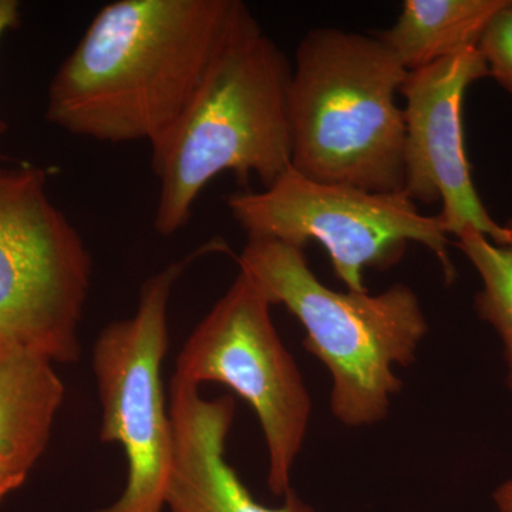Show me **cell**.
I'll return each mask as SVG.
<instances>
[{
    "instance_id": "obj_16",
    "label": "cell",
    "mask_w": 512,
    "mask_h": 512,
    "mask_svg": "<svg viewBox=\"0 0 512 512\" xmlns=\"http://www.w3.org/2000/svg\"><path fill=\"white\" fill-rule=\"evenodd\" d=\"M28 476L29 474L22 473L0 460V503L13 491L19 490Z\"/></svg>"
},
{
    "instance_id": "obj_2",
    "label": "cell",
    "mask_w": 512,
    "mask_h": 512,
    "mask_svg": "<svg viewBox=\"0 0 512 512\" xmlns=\"http://www.w3.org/2000/svg\"><path fill=\"white\" fill-rule=\"evenodd\" d=\"M292 64L245 3L190 103L151 147L160 192L154 228L171 237L190 221L215 177L258 178L264 188L291 167L288 93Z\"/></svg>"
},
{
    "instance_id": "obj_4",
    "label": "cell",
    "mask_w": 512,
    "mask_h": 512,
    "mask_svg": "<svg viewBox=\"0 0 512 512\" xmlns=\"http://www.w3.org/2000/svg\"><path fill=\"white\" fill-rule=\"evenodd\" d=\"M407 74L376 35L309 30L289 83L292 168L320 183L403 191L406 123L396 94Z\"/></svg>"
},
{
    "instance_id": "obj_17",
    "label": "cell",
    "mask_w": 512,
    "mask_h": 512,
    "mask_svg": "<svg viewBox=\"0 0 512 512\" xmlns=\"http://www.w3.org/2000/svg\"><path fill=\"white\" fill-rule=\"evenodd\" d=\"M493 500L497 512H512V478L495 488Z\"/></svg>"
},
{
    "instance_id": "obj_1",
    "label": "cell",
    "mask_w": 512,
    "mask_h": 512,
    "mask_svg": "<svg viewBox=\"0 0 512 512\" xmlns=\"http://www.w3.org/2000/svg\"><path fill=\"white\" fill-rule=\"evenodd\" d=\"M239 0H117L94 16L47 90L46 120L107 144L163 136L190 103Z\"/></svg>"
},
{
    "instance_id": "obj_14",
    "label": "cell",
    "mask_w": 512,
    "mask_h": 512,
    "mask_svg": "<svg viewBox=\"0 0 512 512\" xmlns=\"http://www.w3.org/2000/svg\"><path fill=\"white\" fill-rule=\"evenodd\" d=\"M478 49L487 64L488 76L512 96V0H507L488 23Z\"/></svg>"
},
{
    "instance_id": "obj_12",
    "label": "cell",
    "mask_w": 512,
    "mask_h": 512,
    "mask_svg": "<svg viewBox=\"0 0 512 512\" xmlns=\"http://www.w3.org/2000/svg\"><path fill=\"white\" fill-rule=\"evenodd\" d=\"M507 0H406L392 28L377 37L407 72L477 47Z\"/></svg>"
},
{
    "instance_id": "obj_3",
    "label": "cell",
    "mask_w": 512,
    "mask_h": 512,
    "mask_svg": "<svg viewBox=\"0 0 512 512\" xmlns=\"http://www.w3.org/2000/svg\"><path fill=\"white\" fill-rule=\"evenodd\" d=\"M239 271L271 305H282L305 329L302 345L328 369L332 416L350 429L387 419L402 392L397 366L416 362L429 333L419 296L394 284L383 292H339L320 282L303 249L269 238H248Z\"/></svg>"
},
{
    "instance_id": "obj_9",
    "label": "cell",
    "mask_w": 512,
    "mask_h": 512,
    "mask_svg": "<svg viewBox=\"0 0 512 512\" xmlns=\"http://www.w3.org/2000/svg\"><path fill=\"white\" fill-rule=\"evenodd\" d=\"M488 76L480 49L470 47L407 74L400 93L406 100L403 194L413 202H441L447 235L476 229L495 244L510 241L484 207L471 175L464 143L463 103L468 87Z\"/></svg>"
},
{
    "instance_id": "obj_13",
    "label": "cell",
    "mask_w": 512,
    "mask_h": 512,
    "mask_svg": "<svg viewBox=\"0 0 512 512\" xmlns=\"http://www.w3.org/2000/svg\"><path fill=\"white\" fill-rule=\"evenodd\" d=\"M510 241L495 244L473 228H467L457 238V248L474 266L481 279L477 292V315L490 323L503 343L507 386L512 392V218L507 222Z\"/></svg>"
},
{
    "instance_id": "obj_15",
    "label": "cell",
    "mask_w": 512,
    "mask_h": 512,
    "mask_svg": "<svg viewBox=\"0 0 512 512\" xmlns=\"http://www.w3.org/2000/svg\"><path fill=\"white\" fill-rule=\"evenodd\" d=\"M20 3L18 0H0V40L3 39L10 30H15L20 25ZM6 126L5 121L0 120V136L5 133ZM5 160L0 156V167H2V161Z\"/></svg>"
},
{
    "instance_id": "obj_10",
    "label": "cell",
    "mask_w": 512,
    "mask_h": 512,
    "mask_svg": "<svg viewBox=\"0 0 512 512\" xmlns=\"http://www.w3.org/2000/svg\"><path fill=\"white\" fill-rule=\"evenodd\" d=\"M235 399H204L200 387L171 380L170 412L173 458L165 490L171 512H316L288 491L281 507L258 503L225 457L235 419Z\"/></svg>"
},
{
    "instance_id": "obj_6",
    "label": "cell",
    "mask_w": 512,
    "mask_h": 512,
    "mask_svg": "<svg viewBox=\"0 0 512 512\" xmlns=\"http://www.w3.org/2000/svg\"><path fill=\"white\" fill-rule=\"evenodd\" d=\"M227 205L248 238L276 239L299 249L319 242L350 292L369 291L363 272L392 268L412 242L436 255L447 284L456 281L439 217L421 214L403 191L320 183L291 165L269 187L231 195Z\"/></svg>"
},
{
    "instance_id": "obj_7",
    "label": "cell",
    "mask_w": 512,
    "mask_h": 512,
    "mask_svg": "<svg viewBox=\"0 0 512 512\" xmlns=\"http://www.w3.org/2000/svg\"><path fill=\"white\" fill-rule=\"evenodd\" d=\"M211 249L218 245L207 244L148 278L136 313L107 325L94 343L100 441L120 444L127 461L123 494L96 512L164 511L173 458V424L161 379L170 343L168 306L185 269Z\"/></svg>"
},
{
    "instance_id": "obj_11",
    "label": "cell",
    "mask_w": 512,
    "mask_h": 512,
    "mask_svg": "<svg viewBox=\"0 0 512 512\" xmlns=\"http://www.w3.org/2000/svg\"><path fill=\"white\" fill-rule=\"evenodd\" d=\"M55 363L30 352H0V460L29 474L45 454L64 399Z\"/></svg>"
},
{
    "instance_id": "obj_8",
    "label": "cell",
    "mask_w": 512,
    "mask_h": 512,
    "mask_svg": "<svg viewBox=\"0 0 512 512\" xmlns=\"http://www.w3.org/2000/svg\"><path fill=\"white\" fill-rule=\"evenodd\" d=\"M271 302L239 271L224 296L192 330L175 363V379L221 383L254 409L268 450V487L291 490L312 416V399L271 316Z\"/></svg>"
},
{
    "instance_id": "obj_5",
    "label": "cell",
    "mask_w": 512,
    "mask_h": 512,
    "mask_svg": "<svg viewBox=\"0 0 512 512\" xmlns=\"http://www.w3.org/2000/svg\"><path fill=\"white\" fill-rule=\"evenodd\" d=\"M92 274V255L50 198L46 171L2 165L0 352L77 362Z\"/></svg>"
}]
</instances>
